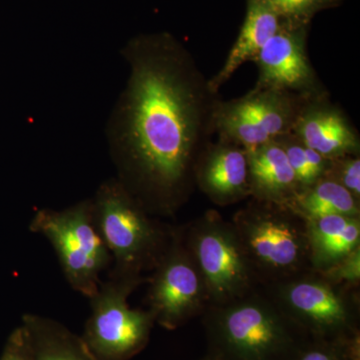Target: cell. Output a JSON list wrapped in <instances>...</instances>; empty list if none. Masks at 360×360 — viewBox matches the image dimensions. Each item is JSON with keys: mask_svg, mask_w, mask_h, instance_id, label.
<instances>
[{"mask_svg": "<svg viewBox=\"0 0 360 360\" xmlns=\"http://www.w3.org/2000/svg\"><path fill=\"white\" fill-rule=\"evenodd\" d=\"M279 309L311 340L360 338L359 309L354 286L333 283L312 269L265 286Z\"/></svg>", "mask_w": 360, "mask_h": 360, "instance_id": "cell-5", "label": "cell"}, {"mask_svg": "<svg viewBox=\"0 0 360 360\" xmlns=\"http://www.w3.org/2000/svg\"><path fill=\"white\" fill-rule=\"evenodd\" d=\"M144 279L110 276L89 298L91 314L82 338L99 359L129 360L148 345L155 319L127 302Z\"/></svg>", "mask_w": 360, "mask_h": 360, "instance_id": "cell-7", "label": "cell"}, {"mask_svg": "<svg viewBox=\"0 0 360 360\" xmlns=\"http://www.w3.org/2000/svg\"><path fill=\"white\" fill-rule=\"evenodd\" d=\"M285 205L303 219L345 215L359 217V200L335 180L322 179L309 188L298 191Z\"/></svg>", "mask_w": 360, "mask_h": 360, "instance_id": "cell-18", "label": "cell"}, {"mask_svg": "<svg viewBox=\"0 0 360 360\" xmlns=\"http://www.w3.org/2000/svg\"><path fill=\"white\" fill-rule=\"evenodd\" d=\"M200 360H217V359H213V357L210 356V355L206 354L205 356L203 357V359H200Z\"/></svg>", "mask_w": 360, "mask_h": 360, "instance_id": "cell-25", "label": "cell"}, {"mask_svg": "<svg viewBox=\"0 0 360 360\" xmlns=\"http://www.w3.org/2000/svg\"><path fill=\"white\" fill-rule=\"evenodd\" d=\"M324 179L335 180L359 200L360 160L359 155H345L330 160Z\"/></svg>", "mask_w": 360, "mask_h": 360, "instance_id": "cell-21", "label": "cell"}, {"mask_svg": "<svg viewBox=\"0 0 360 360\" xmlns=\"http://www.w3.org/2000/svg\"><path fill=\"white\" fill-rule=\"evenodd\" d=\"M302 97L281 90L257 89L229 103H217L213 127L221 141L250 151L290 134Z\"/></svg>", "mask_w": 360, "mask_h": 360, "instance_id": "cell-9", "label": "cell"}, {"mask_svg": "<svg viewBox=\"0 0 360 360\" xmlns=\"http://www.w3.org/2000/svg\"><path fill=\"white\" fill-rule=\"evenodd\" d=\"M124 54L130 75L111 134L123 184L146 210L172 212L195 182L217 94L172 40H139Z\"/></svg>", "mask_w": 360, "mask_h": 360, "instance_id": "cell-1", "label": "cell"}, {"mask_svg": "<svg viewBox=\"0 0 360 360\" xmlns=\"http://www.w3.org/2000/svg\"><path fill=\"white\" fill-rule=\"evenodd\" d=\"M195 184L217 205H231L245 198L250 194L248 153L229 142L208 146L196 165Z\"/></svg>", "mask_w": 360, "mask_h": 360, "instance_id": "cell-12", "label": "cell"}, {"mask_svg": "<svg viewBox=\"0 0 360 360\" xmlns=\"http://www.w3.org/2000/svg\"><path fill=\"white\" fill-rule=\"evenodd\" d=\"M279 16L297 18L307 15L326 0H265Z\"/></svg>", "mask_w": 360, "mask_h": 360, "instance_id": "cell-23", "label": "cell"}, {"mask_svg": "<svg viewBox=\"0 0 360 360\" xmlns=\"http://www.w3.org/2000/svg\"><path fill=\"white\" fill-rule=\"evenodd\" d=\"M30 229L49 241L72 290L91 297L112 262L94 222L92 200L63 210H40L33 215Z\"/></svg>", "mask_w": 360, "mask_h": 360, "instance_id": "cell-6", "label": "cell"}, {"mask_svg": "<svg viewBox=\"0 0 360 360\" xmlns=\"http://www.w3.org/2000/svg\"><path fill=\"white\" fill-rule=\"evenodd\" d=\"M292 360H360V338L345 341L310 338Z\"/></svg>", "mask_w": 360, "mask_h": 360, "instance_id": "cell-20", "label": "cell"}, {"mask_svg": "<svg viewBox=\"0 0 360 360\" xmlns=\"http://www.w3.org/2000/svg\"><path fill=\"white\" fill-rule=\"evenodd\" d=\"M181 232L205 283L208 305L257 290L259 283L232 224L212 212Z\"/></svg>", "mask_w": 360, "mask_h": 360, "instance_id": "cell-8", "label": "cell"}, {"mask_svg": "<svg viewBox=\"0 0 360 360\" xmlns=\"http://www.w3.org/2000/svg\"><path fill=\"white\" fill-rule=\"evenodd\" d=\"M321 272L333 283L354 286L359 283L360 278V250L357 248L347 257L341 260L330 269Z\"/></svg>", "mask_w": 360, "mask_h": 360, "instance_id": "cell-22", "label": "cell"}, {"mask_svg": "<svg viewBox=\"0 0 360 360\" xmlns=\"http://www.w3.org/2000/svg\"><path fill=\"white\" fill-rule=\"evenodd\" d=\"M32 360H101L82 336L63 324L37 314L22 319Z\"/></svg>", "mask_w": 360, "mask_h": 360, "instance_id": "cell-17", "label": "cell"}, {"mask_svg": "<svg viewBox=\"0 0 360 360\" xmlns=\"http://www.w3.org/2000/svg\"><path fill=\"white\" fill-rule=\"evenodd\" d=\"M207 354L217 360H292L310 338L257 290L203 312Z\"/></svg>", "mask_w": 360, "mask_h": 360, "instance_id": "cell-2", "label": "cell"}, {"mask_svg": "<svg viewBox=\"0 0 360 360\" xmlns=\"http://www.w3.org/2000/svg\"><path fill=\"white\" fill-rule=\"evenodd\" d=\"M283 146L297 182L298 191L324 179L330 160L323 158L300 141L292 132L276 139Z\"/></svg>", "mask_w": 360, "mask_h": 360, "instance_id": "cell-19", "label": "cell"}, {"mask_svg": "<svg viewBox=\"0 0 360 360\" xmlns=\"http://www.w3.org/2000/svg\"><path fill=\"white\" fill-rule=\"evenodd\" d=\"M291 132L328 160L359 155V135L342 112L329 104L309 103L307 99Z\"/></svg>", "mask_w": 360, "mask_h": 360, "instance_id": "cell-13", "label": "cell"}, {"mask_svg": "<svg viewBox=\"0 0 360 360\" xmlns=\"http://www.w3.org/2000/svg\"><path fill=\"white\" fill-rule=\"evenodd\" d=\"M0 360H32L27 335L22 326L14 329L9 335Z\"/></svg>", "mask_w": 360, "mask_h": 360, "instance_id": "cell-24", "label": "cell"}, {"mask_svg": "<svg viewBox=\"0 0 360 360\" xmlns=\"http://www.w3.org/2000/svg\"><path fill=\"white\" fill-rule=\"evenodd\" d=\"M312 269L324 271L359 248V217L326 215L307 219Z\"/></svg>", "mask_w": 360, "mask_h": 360, "instance_id": "cell-16", "label": "cell"}, {"mask_svg": "<svg viewBox=\"0 0 360 360\" xmlns=\"http://www.w3.org/2000/svg\"><path fill=\"white\" fill-rule=\"evenodd\" d=\"M253 61L259 71L257 89L281 90L302 97L316 96V77L300 30L281 26Z\"/></svg>", "mask_w": 360, "mask_h": 360, "instance_id": "cell-11", "label": "cell"}, {"mask_svg": "<svg viewBox=\"0 0 360 360\" xmlns=\"http://www.w3.org/2000/svg\"><path fill=\"white\" fill-rule=\"evenodd\" d=\"M246 153L251 195L258 201L285 205L298 193V186L283 146L274 141Z\"/></svg>", "mask_w": 360, "mask_h": 360, "instance_id": "cell-14", "label": "cell"}, {"mask_svg": "<svg viewBox=\"0 0 360 360\" xmlns=\"http://www.w3.org/2000/svg\"><path fill=\"white\" fill-rule=\"evenodd\" d=\"M259 284L312 270L307 219L288 205L258 201L232 222Z\"/></svg>", "mask_w": 360, "mask_h": 360, "instance_id": "cell-4", "label": "cell"}, {"mask_svg": "<svg viewBox=\"0 0 360 360\" xmlns=\"http://www.w3.org/2000/svg\"><path fill=\"white\" fill-rule=\"evenodd\" d=\"M153 270L148 302L155 323L174 330L205 312L210 304L207 291L181 231L172 232V240Z\"/></svg>", "mask_w": 360, "mask_h": 360, "instance_id": "cell-10", "label": "cell"}, {"mask_svg": "<svg viewBox=\"0 0 360 360\" xmlns=\"http://www.w3.org/2000/svg\"><path fill=\"white\" fill-rule=\"evenodd\" d=\"M281 16L265 0H250L248 13L236 44L232 46L219 73L208 80L210 89L217 94L219 87L246 61L253 60L265 44L281 27Z\"/></svg>", "mask_w": 360, "mask_h": 360, "instance_id": "cell-15", "label": "cell"}, {"mask_svg": "<svg viewBox=\"0 0 360 360\" xmlns=\"http://www.w3.org/2000/svg\"><path fill=\"white\" fill-rule=\"evenodd\" d=\"M92 205L97 231L113 262L110 276L143 277L142 272L155 269L174 231H165L149 217L122 180L104 182Z\"/></svg>", "mask_w": 360, "mask_h": 360, "instance_id": "cell-3", "label": "cell"}]
</instances>
